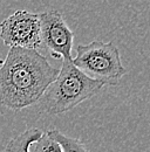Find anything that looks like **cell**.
<instances>
[{"label":"cell","mask_w":150,"mask_h":152,"mask_svg":"<svg viewBox=\"0 0 150 152\" xmlns=\"http://www.w3.org/2000/svg\"><path fill=\"white\" fill-rule=\"evenodd\" d=\"M59 69L35 49L10 47L0 66V104L19 111L38 103Z\"/></svg>","instance_id":"6da1fadb"},{"label":"cell","mask_w":150,"mask_h":152,"mask_svg":"<svg viewBox=\"0 0 150 152\" xmlns=\"http://www.w3.org/2000/svg\"><path fill=\"white\" fill-rule=\"evenodd\" d=\"M29 150L31 152H63L60 144L49 137L47 132L42 133L37 142L31 145Z\"/></svg>","instance_id":"ba28073f"},{"label":"cell","mask_w":150,"mask_h":152,"mask_svg":"<svg viewBox=\"0 0 150 152\" xmlns=\"http://www.w3.org/2000/svg\"><path fill=\"white\" fill-rule=\"evenodd\" d=\"M42 133L43 131L38 128H29L17 137L12 138L7 143L5 152H31V145L37 142Z\"/></svg>","instance_id":"8992f818"},{"label":"cell","mask_w":150,"mask_h":152,"mask_svg":"<svg viewBox=\"0 0 150 152\" xmlns=\"http://www.w3.org/2000/svg\"><path fill=\"white\" fill-rule=\"evenodd\" d=\"M0 38L8 47L38 50L41 47L39 14L15 11L0 23Z\"/></svg>","instance_id":"277c9868"},{"label":"cell","mask_w":150,"mask_h":152,"mask_svg":"<svg viewBox=\"0 0 150 152\" xmlns=\"http://www.w3.org/2000/svg\"><path fill=\"white\" fill-rule=\"evenodd\" d=\"M72 62L85 75L104 86H117L127 74L120 50L112 42L95 40L87 45H79Z\"/></svg>","instance_id":"3957f363"},{"label":"cell","mask_w":150,"mask_h":152,"mask_svg":"<svg viewBox=\"0 0 150 152\" xmlns=\"http://www.w3.org/2000/svg\"><path fill=\"white\" fill-rule=\"evenodd\" d=\"M41 45H43L52 56L62 58V61H71L74 33L68 27L62 14L51 10L39 14Z\"/></svg>","instance_id":"5b68a950"},{"label":"cell","mask_w":150,"mask_h":152,"mask_svg":"<svg viewBox=\"0 0 150 152\" xmlns=\"http://www.w3.org/2000/svg\"><path fill=\"white\" fill-rule=\"evenodd\" d=\"M103 83L89 78L79 70L71 61H62L61 69L54 82L38 103L49 115L68 113L80 103L92 98L102 88Z\"/></svg>","instance_id":"7a4b0ae2"},{"label":"cell","mask_w":150,"mask_h":152,"mask_svg":"<svg viewBox=\"0 0 150 152\" xmlns=\"http://www.w3.org/2000/svg\"><path fill=\"white\" fill-rule=\"evenodd\" d=\"M46 132L49 137H52L55 142L60 144L63 152H89L87 146L83 144V142L79 138H73V137L66 136L56 129L48 130Z\"/></svg>","instance_id":"52a82bcc"}]
</instances>
